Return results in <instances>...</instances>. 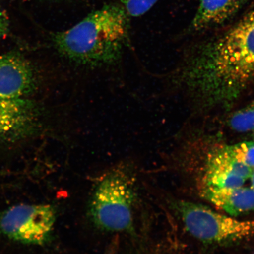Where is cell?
<instances>
[{"mask_svg": "<svg viewBox=\"0 0 254 254\" xmlns=\"http://www.w3.org/2000/svg\"><path fill=\"white\" fill-rule=\"evenodd\" d=\"M189 233L203 243L230 244L254 233V222L241 221L218 213L207 206L186 201L174 202Z\"/></svg>", "mask_w": 254, "mask_h": 254, "instance_id": "3957f363", "label": "cell"}, {"mask_svg": "<svg viewBox=\"0 0 254 254\" xmlns=\"http://www.w3.org/2000/svg\"><path fill=\"white\" fill-rule=\"evenodd\" d=\"M228 126L238 132L253 131L254 130V100L237 110L228 120Z\"/></svg>", "mask_w": 254, "mask_h": 254, "instance_id": "30bf717a", "label": "cell"}, {"mask_svg": "<svg viewBox=\"0 0 254 254\" xmlns=\"http://www.w3.org/2000/svg\"><path fill=\"white\" fill-rule=\"evenodd\" d=\"M9 26V22L7 15L0 9V39L8 33Z\"/></svg>", "mask_w": 254, "mask_h": 254, "instance_id": "4fadbf2b", "label": "cell"}, {"mask_svg": "<svg viewBox=\"0 0 254 254\" xmlns=\"http://www.w3.org/2000/svg\"><path fill=\"white\" fill-rule=\"evenodd\" d=\"M222 149L234 160L254 170V141L226 145Z\"/></svg>", "mask_w": 254, "mask_h": 254, "instance_id": "8fae6325", "label": "cell"}, {"mask_svg": "<svg viewBox=\"0 0 254 254\" xmlns=\"http://www.w3.org/2000/svg\"><path fill=\"white\" fill-rule=\"evenodd\" d=\"M158 0H121L127 15L137 17L144 15Z\"/></svg>", "mask_w": 254, "mask_h": 254, "instance_id": "7c38bea8", "label": "cell"}, {"mask_svg": "<svg viewBox=\"0 0 254 254\" xmlns=\"http://www.w3.org/2000/svg\"><path fill=\"white\" fill-rule=\"evenodd\" d=\"M52 41L60 56L77 67L116 66L129 43L128 15L123 6H104L74 27L54 34Z\"/></svg>", "mask_w": 254, "mask_h": 254, "instance_id": "6da1fadb", "label": "cell"}, {"mask_svg": "<svg viewBox=\"0 0 254 254\" xmlns=\"http://www.w3.org/2000/svg\"><path fill=\"white\" fill-rule=\"evenodd\" d=\"M208 201L231 216L254 211V189L252 187L207 189L203 191Z\"/></svg>", "mask_w": 254, "mask_h": 254, "instance_id": "9c48e42d", "label": "cell"}, {"mask_svg": "<svg viewBox=\"0 0 254 254\" xmlns=\"http://www.w3.org/2000/svg\"><path fill=\"white\" fill-rule=\"evenodd\" d=\"M253 132V138L254 141V131Z\"/></svg>", "mask_w": 254, "mask_h": 254, "instance_id": "9a60e30c", "label": "cell"}, {"mask_svg": "<svg viewBox=\"0 0 254 254\" xmlns=\"http://www.w3.org/2000/svg\"><path fill=\"white\" fill-rule=\"evenodd\" d=\"M248 0H200L190 30L200 31L228 23L246 5Z\"/></svg>", "mask_w": 254, "mask_h": 254, "instance_id": "ba28073f", "label": "cell"}, {"mask_svg": "<svg viewBox=\"0 0 254 254\" xmlns=\"http://www.w3.org/2000/svg\"><path fill=\"white\" fill-rule=\"evenodd\" d=\"M135 179L129 164L114 167L95 186L88 206L89 215L101 229L131 231L136 199Z\"/></svg>", "mask_w": 254, "mask_h": 254, "instance_id": "7a4b0ae2", "label": "cell"}, {"mask_svg": "<svg viewBox=\"0 0 254 254\" xmlns=\"http://www.w3.org/2000/svg\"><path fill=\"white\" fill-rule=\"evenodd\" d=\"M251 182H252V187L254 189V170L253 171L252 176L250 177Z\"/></svg>", "mask_w": 254, "mask_h": 254, "instance_id": "5bb4252c", "label": "cell"}, {"mask_svg": "<svg viewBox=\"0 0 254 254\" xmlns=\"http://www.w3.org/2000/svg\"><path fill=\"white\" fill-rule=\"evenodd\" d=\"M44 112L27 97H0V144H11L33 136L43 128Z\"/></svg>", "mask_w": 254, "mask_h": 254, "instance_id": "5b68a950", "label": "cell"}, {"mask_svg": "<svg viewBox=\"0 0 254 254\" xmlns=\"http://www.w3.org/2000/svg\"><path fill=\"white\" fill-rule=\"evenodd\" d=\"M252 168L231 157L222 148L209 154L205 166V188L242 187L253 172Z\"/></svg>", "mask_w": 254, "mask_h": 254, "instance_id": "52a82bcc", "label": "cell"}, {"mask_svg": "<svg viewBox=\"0 0 254 254\" xmlns=\"http://www.w3.org/2000/svg\"><path fill=\"white\" fill-rule=\"evenodd\" d=\"M56 220L52 205H15L0 212V233L16 242L43 245L49 240Z\"/></svg>", "mask_w": 254, "mask_h": 254, "instance_id": "277c9868", "label": "cell"}, {"mask_svg": "<svg viewBox=\"0 0 254 254\" xmlns=\"http://www.w3.org/2000/svg\"><path fill=\"white\" fill-rule=\"evenodd\" d=\"M36 71L18 53L0 55V97H27L37 89Z\"/></svg>", "mask_w": 254, "mask_h": 254, "instance_id": "8992f818", "label": "cell"}]
</instances>
